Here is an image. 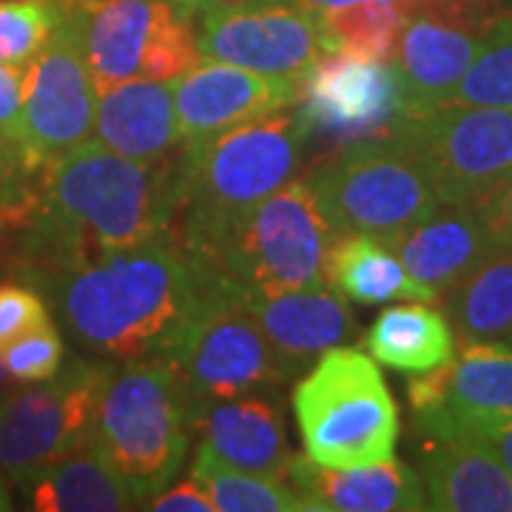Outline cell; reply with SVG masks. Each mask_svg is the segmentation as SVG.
<instances>
[{"label": "cell", "instance_id": "cell-1", "mask_svg": "<svg viewBox=\"0 0 512 512\" xmlns=\"http://www.w3.org/2000/svg\"><path fill=\"white\" fill-rule=\"evenodd\" d=\"M74 345L114 365L168 359L225 291L171 234L63 268H26Z\"/></svg>", "mask_w": 512, "mask_h": 512}, {"label": "cell", "instance_id": "cell-2", "mask_svg": "<svg viewBox=\"0 0 512 512\" xmlns=\"http://www.w3.org/2000/svg\"><path fill=\"white\" fill-rule=\"evenodd\" d=\"M174 165L137 163L97 140L43 168L35 211L23 225L26 268H63L134 248L168 231L174 214Z\"/></svg>", "mask_w": 512, "mask_h": 512}, {"label": "cell", "instance_id": "cell-3", "mask_svg": "<svg viewBox=\"0 0 512 512\" xmlns=\"http://www.w3.org/2000/svg\"><path fill=\"white\" fill-rule=\"evenodd\" d=\"M305 146V123L288 109L185 143L174 165L171 234L208 271L239 222L296 177Z\"/></svg>", "mask_w": 512, "mask_h": 512}, {"label": "cell", "instance_id": "cell-4", "mask_svg": "<svg viewBox=\"0 0 512 512\" xmlns=\"http://www.w3.org/2000/svg\"><path fill=\"white\" fill-rule=\"evenodd\" d=\"M194 436V407L165 359L111 367L94 407L89 441L123 476L140 507L177 478Z\"/></svg>", "mask_w": 512, "mask_h": 512}, {"label": "cell", "instance_id": "cell-5", "mask_svg": "<svg viewBox=\"0 0 512 512\" xmlns=\"http://www.w3.org/2000/svg\"><path fill=\"white\" fill-rule=\"evenodd\" d=\"M305 456L333 470L396 458L399 404L376 359L353 348L325 350L291 393Z\"/></svg>", "mask_w": 512, "mask_h": 512}, {"label": "cell", "instance_id": "cell-6", "mask_svg": "<svg viewBox=\"0 0 512 512\" xmlns=\"http://www.w3.org/2000/svg\"><path fill=\"white\" fill-rule=\"evenodd\" d=\"M333 239L313 174H305L276 188L239 222L208 274L239 299L322 288Z\"/></svg>", "mask_w": 512, "mask_h": 512}, {"label": "cell", "instance_id": "cell-7", "mask_svg": "<svg viewBox=\"0 0 512 512\" xmlns=\"http://www.w3.org/2000/svg\"><path fill=\"white\" fill-rule=\"evenodd\" d=\"M311 174L336 237L367 234L390 245L441 205L433 177L396 134L342 146Z\"/></svg>", "mask_w": 512, "mask_h": 512}, {"label": "cell", "instance_id": "cell-8", "mask_svg": "<svg viewBox=\"0 0 512 512\" xmlns=\"http://www.w3.org/2000/svg\"><path fill=\"white\" fill-rule=\"evenodd\" d=\"M114 362L72 356L49 382L0 393V473L15 484L69 456L92 430Z\"/></svg>", "mask_w": 512, "mask_h": 512}, {"label": "cell", "instance_id": "cell-9", "mask_svg": "<svg viewBox=\"0 0 512 512\" xmlns=\"http://www.w3.org/2000/svg\"><path fill=\"white\" fill-rule=\"evenodd\" d=\"M165 362H171L188 390L194 424L211 402L271 393L288 382L276 365L265 330L245 299L231 291H220L205 305Z\"/></svg>", "mask_w": 512, "mask_h": 512}, {"label": "cell", "instance_id": "cell-10", "mask_svg": "<svg viewBox=\"0 0 512 512\" xmlns=\"http://www.w3.org/2000/svg\"><path fill=\"white\" fill-rule=\"evenodd\" d=\"M296 114L308 140L350 146L393 134L410 111L407 89L393 60L325 52L296 80Z\"/></svg>", "mask_w": 512, "mask_h": 512}, {"label": "cell", "instance_id": "cell-11", "mask_svg": "<svg viewBox=\"0 0 512 512\" xmlns=\"http://www.w3.org/2000/svg\"><path fill=\"white\" fill-rule=\"evenodd\" d=\"M94 92L83 29L69 0L49 43L26 66L15 140L40 168L83 146L94 134Z\"/></svg>", "mask_w": 512, "mask_h": 512}, {"label": "cell", "instance_id": "cell-12", "mask_svg": "<svg viewBox=\"0 0 512 512\" xmlns=\"http://www.w3.org/2000/svg\"><path fill=\"white\" fill-rule=\"evenodd\" d=\"M427 168L441 200L470 202L512 174V109L430 106L393 131Z\"/></svg>", "mask_w": 512, "mask_h": 512}, {"label": "cell", "instance_id": "cell-13", "mask_svg": "<svg viewBox=\"0 0 512 512\" xmlns=\"http://www.w3.org/2000/svg\"><path fill=\"white\" fill-rule=\"evenodd\" d=\"M197 18L200 55L208 60L299 77L325 55L319 15L299 0H231Z\"/></svg>", "mask_w": 512, "mask_h": 512}, {"label": "cell", "instance_id": "cell-14", "mask_svg": "<svg viewBox=\"0 0 512 512\" xmlns=\"http://www.w3.org/2000/svg\"><path fill=\"white\" fill-rule=\"evenodd\" d=\"M299 77L259 74L202 57L194 69L171 80L183 143L296 106Z\"/></svg>", "mask_w": 512, "mask_h": 512}, {"label": "cell", "instance_id": "cell-15", "mask_svg": "<svg viewBox=\"0 0 512 512\" xmlns=\"http://www.w3.org/2000/svg\"><path fill=\"white\" fill-rule=\"evenodd\" d=\"M416 424L444 416H512V348L504 342L458 345L447 365L407 384Z\"/></svg>", "mask_w": 512, "mask_h": 512}, {"label": "cell", "instance_id": "cell-16", "mask_svg": "<svg viewBox=\"0 0 512 512\" xmlns=\"http://www.w3.org/2000/svg\"><path fill=\"white\" fill-rule=\"evenodd\" d=\"M245 305L265 330L276 365L288 382L305 373L325 350L350 342L359 333L348 299L330 285L245 299Z\"/></svg>", "mask_w": 512, "mask_h": 512}, {"label": "cell", "instance_id": "cell-17", "mask_svg": "<svg viewBox=\"0 0 512 512\" xmlns=\"http://www.w3.org/2000/svg\"><path fill=\"white\" fill-rule=\"evenodd\" d=\"M305 512H419L427 510L421 476L404 461H379L350 470L293 456L288 478Z\"/></svg>", "mask_w": 512, "mask_h": 512}, {"label": "cell", "instance_id": "cell-18", "mask_svg": "<svg viewBox=\"0 0 512 512\" xmlns=\"http://www.w3.org/2000/svg\"><path fill=\"white\" fill-rule=\"evenodd\" d=\"M94 92L143 77L148 49L180 9L165 0H74Z\"/></svg>", "mask_w": 512, "mask_h": 512}, {"label": "cell", "instance_id": "cell-19", "mask_svg": "<svg viewBox=\"0 0 512 512\" xmlns=\"http://www.w3.org/2000/svg\"><path fill=\"white\" fill-rule=\"evenodd\" d=\"M94 140L137 163L171 160L185 146L171 83L134 77L97 94Z\"/></svg>", "mask_w": 512, "mask_h": 512}, {"label": "cell", "instance_id": "cell-20", "mask_svg": "<svg viewBox=\"0 0 512 512\" xmlns=\"http://www.w3.org/2000/svg\"><path fill=\"white\" fill-rule=\"evenodd\" d=\"M205 450L254 476L285 481L291 467V444L282 407L274 396H237L211 402L194 424Z\"/></svg>", "mask_w": 512, "mask_h": 512}, {"label": "cell", "instance_id": "cell-21", "mask_svg": "<svg viewBox=\"0 0 512 512\" xmlns=\"http://www.w3.org/2000/svg\"><path fill=\"white\" fill-rule=\"evenodd\" d=\"M421 481L427 510L512 512V473L470 436H427Z\"/></svg>", "mask_w": 512, "mask_h": 512}, {"label": "cell", "instance_id": "cell-22", "mask_svg": "<svg viewBox=\"0 0 512 512\" xmlns=\"http://www.w3.org/2000/svg\"><path fill=\"white\" fill-rule=\"evenodd\" d=\"M407 274L444 299L464 276L493 251L473 202L441 200L419 225L390 242Z\"/></svg>", "mask_w": 512, "mask_h": 512}, {"label": "cell", "instance_id": "cell-23", "mask_svg": "<svg viewBox=\"0 0 512 512\" xmlns=\"http://www.w3.org/2000/svg\"><path fill=\"white\" fill-rule=\"evenodd\" d=\"M20 487L26 507L37 512L140 510L137 495L89 439Z\"/></svg>", "mask_w": 512, "mask_h": 512}, {"label": "cell", "instance_id": "cell-24", "mask_svg": "<svg viewBox=\"0 0 512 512\" xmlns=\"http://www.w3.org/2000/svg\"><path fill=\"white\" fill-rule=\"evenodd\" d=\"M325 279L333 291L359 305L441 302L430 288L407 274L404 262L387 242L367 234H345L333 239L325 262Z\"/></svg>", "mask_w": 512, "mask_h": 512}, {"label": "cell", "instance_id": "cell-25", "mask_svg": "<svg viewBox=\"0 0 512 512\" xmlns=\"http://www.w3.org/2000/svg\"><path fill=\"white\" fill-rule=\"evenodd\" d=\"M365 350L376 365L419 376L456 356V333L450 319L430 308V302L396 305L367 328Z\"/></svg>", "mask_w": 512, "mask_h": 512}, {"label": "cell", "instance_id": "cell-26", "mask_svg": "<svg viewBox=\"0 0 512 512\" xmlns=\"http://www.w3.org/2000/svg\"><path fill=\"white\" fill-rule=\"evenodd\" d=\"M444 302L456 345L512 342V248H493Z\"/></svg>", "mask_w": 512, "mask_h": 512}, {"label": "cell", "instance_id": "cell-27", "mask_svg": "<svg viewBox=\"0 0 512 512\" xmlns=\"http://www.w3.org/2000/svg\"><path fill=\"white\" fill-rule=\"evenodd\" d=\"M316 15L322 23L325 52H356L376 60H393L407 20V0H359Z\"/></svg>", "mask_w": 512, "mask_h": 512}, {"label": "cell", "instance_id": "cell-28", "mask_svg": "<svg viewBox=\"0 0 512 512\" xmlns=\"http://www.w3.org/2000/svg\"><path fill=\"white\" fill-rule=\"evenodd\" d=\"M191 476L208 490L217 512H305L302 498L288 481L245 473L205 447L194 456Z\"/></svg>", "mask_w": 512, "mask_h": 512}, {"label": "cell", "instance_id": "cell-29", "mask_svg": "<svg viewBox=\"0 0 512 512\" xmlns=\"http://www.w3.org/2000/svg\"><path fill=\"white\" fill-rule=\"evenodd\" d=\"M439 106L512 109V15H504L487 32L473 63Z\"/></svg>", "mask_w": 512, "mask_h": 512}, {"label": "cell", "instance_id": "cell-30", "mask_svg": "<svg viewBox=\"0 0 512 512\" xmlns=\"http://www.w3.org/2000/svg\"><path fill=\"white\" fill-rule=\"evenodd\" d=\"M69 0H0V63L29 66L49 43Z\"/></svg>", "mask_w": 512, "mask_h": 512}, {"label": "cell", "instance_id": "cell-31", "mask_svg": "<svg viewBox=\"0 0 512 512\" xmlns=\"http://www.w3.org/2000/svg\"><path fill=\"white\" fill-rule=\"evenodd\" d=\"M43 168L26 154V148L6 131H0V228H23L35 211Z\"/></svg>", "mask_w": 512, "mask_h": 512}, {"label": "cell", "instance_id": "cell-32", "mask_svg": "<svg viewBox=\"0 0 512 512\" xmlns=\"http://www.w3.org/2000/svg\"><path fill=\"white\" fill-rule=\"evenodd\" d=\"M0 362L15 382H49L66 362L63 336L52 322L26 330L0 348Z\"/></svg>", "mask_w": 512, "mask_h": 512}, {"label": "cell", "instance_id": "cell-33", "mask_svg": "<svg viewBox=\"0 0 512 512\" xmlns=\"http://www.w3.org/2000/svg\"><path fill=\"white\" fill-rule=\"evenodd\" d=\"M427 436H470L487 444L498 461L512 473V416H444V419L419 424Z\"/></svg>", "mask_w": 512, "mask_h": 512}, {"label": "cell", "instance_id": "cell-34", "mask_svg": "<svg viewBox=\"0 0 512 512\" xmlns=\"http://www.w3.org/2000/svg\"><path fill=\"white\" fill-rule=\"evenodd\" d=\"M46 322H52V316L35 288H23L12 282L0 285V348L20 333L40 328Z\"/></svg>", "mask_w": 512, "mask_h": 512}, {"label": "cell", "instance_id": "cell-35", "mask_svg": "<svg viewBox=\"0 0 512 512\" xmlns=\"http://www.w3.org/2000/svg\"><path fill=\"white\" fill-rule=\"evenodd\" d=\"M470 202L476 205L493 248H512V174L490 185Z\"/></svg>", "mask_w": 512, "mask_h": 512}, {"label": "cell", "instance_id": "cell-36", "mask_svg": "<svg viewBox=\"0 0 512 512\" xmlns=\"http://www.w3.org/2000/svg\"><path fill=\"white\" fill-rule=\"evenodd\" d=\"M146 507L154 512H217L208 490L194 476L174 484L171 490L165 487L163 493L154 495Z\"/></svg>", "mask_w": 512, "mask_h": 512}, {"label": "cell", "instance_id": "cell-37", "mask_svg": "<svg viewBox=\"0 0 512 512\" xmlns=\"http://www.w3.org/2000/svg\"><path fill=\"white\" fill-rule=\"evenodd\" d=\"M23 66L12 63H0V131L12 134L18 131L20 117V100H23Z\"/></svg>", "mask_w": 512, "mask_h": 512}, {"label": "cell", "instance_id": "cell-38", "mask_svg": "<svg viewBox=\"0 0 512 512\" xmlns=\"http://www.w3.org/2000/svg\"><path fill=\"white\" fill-rule=\"evenodd\" d=\"M165 3H171V6H177L180 12H185V15L197 18V15H202L205 9H214V6L231 3V0H165Z\"/></svg>", "mask_w": 512, "mask_h": 512}, {"label": "cell", "instance_id": "cell-39", "mask_svg": "<svg viewBox=\"0 0 512 512\" xmlns=\"http://www.w3.org/2000/svg\"><path fill=\"white\" fill-rule=\"evenodd\" d=\"M302 6H308L311 12H325V9H336L345 3H359V0H299Z\"/></svg>", "mask_w": 512, "mask_h": 512}, {"label": "cell", "instance_id": "cell-40", "mask_svg": "<svg viewBox=\"0 0 512 512\" xmlns=\"http://www.w3.org/2000/svg\"><path fill=\"white\" fill-rule=\"evenodd\" d=\"M15 504H12V495H9V487H6V481L0 476V512L12 510Z\"/></svg>", "mask_w": 512, "mask_h": 512}, {"label": "cell", "instance_id": "cell-41", "mask_svg": "<svg viewBox=\"0 0 512 512\" xmlns=\"http://www.w3.org/2000/svg\"><path fill=\"white\" fill-rule=\"evenodd\" d=\"M6 390V370H3V362H0V393Z\"/></svg>", "mask_w": 512, "mask_h": 512}, {"label": "cell", "instance_id": "cell-42", "mask_svg": "<svg viewBox=\"0 0 512 512\" xmlns=\"http://www.w3.org/2000/svg\"><path fill=\"white\" fill-rule=\"evenodd\" d=\"M510 15H512V12H510Z\"/></svg>", "mask_w": 512, "mask_h": 512}]
</instances>
